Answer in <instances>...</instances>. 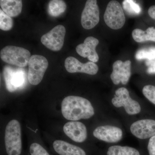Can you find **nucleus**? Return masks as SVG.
Here are the masks:
<instances>
[{"label":"nucleus","instance_id":"obj_21","mask_svg":"<svg viewBox=\"0 0 155 155\" xmlns=\"http://www.w3.org/2000/svg\"><path fill=\"white\" fill-rule=\"evenodd\" d=\"M122 4L124 10L129 15H137L141 12V8L135 1L125 0L123 1Z\"/></svg>","mask_w":155,"mask_h":155},{"label":"nucleus","instance_id":"obj_2","mask_svg":"<svg viewBox=\"0 0 155 155\" xmlns=\"http://www.w3.org/2000/svg\"><path fill=\"white\" fill-rule=\"evenodd\" d=\"M5 155H22V132L20 123L12 119L8 123L5 134Z\"/></svg>","mask_w":155,"mask_h":155},{"label":"nucleus","instance_id":"obj_25","mask_svg":"<svg viewBox=\"0 0 155 155\" xmlns=\"http://www.w3.org/2000/svg\"><path fill=\"white\" fill-rule=\"evenodd\" d=\"M146 64L148 67L147 72L149 74H155V59L152 60H147Z\"/></svg>","mask_w":155,"mask_h":155},{"label":"nucleus","instance_id":"obj_23","mask_svg":"<svg viewBox=\"0 0 155 155\" xmlns=\"http://www.w3.org/2000/svg\"><path fill=\"white\" fill-rule=\"evenodd\" d=\"M142 92L147 99L155 105V86L152 85H145L143 88Z\"/></svg>","mask_w":155,"mask_h":155},{"label":"nucleus","instance_id":"obj_1","mask_svg":"<svg viewBox=\"0 0 155 155\" xmlns=\"http://www.w3.org/2000/svg\"><path fill=\"white\" fill-rule=\"evenodd\" d=\"M61 113L65 119L70 121L90 119L94 116V108L85 98L70 95L64 98L61 105Z\"/></svg>","mask_w":155,"mask_h":155},{"label":"nucleus","instance_id":"obj_20","mask_svg":"<svg viewBox=\"0 0 155 155\" xmlns=\"http://www.w3.org/2000/svg\"><path fill=\"white\" fill-rule=\"evenodd\" d=\"M135 58L138 61L143 59L152 60L155 59V47L143 48L139 50L135 55Z\"/></svg>","mask_w":155,"mask_h":155},{"label":"nucleus","instance_id":"obj_24","mask_svg":"<svg viewBox=\"0 0 155 155\" xmlns=\"http://www.w3.org/2000/svg\"><path fill=\"white\" fill-rule=\"evenodd\" d=\"M147 149L149 155H155V135L150 138Z\"/></svg>","mask_w":155,"mask_h":155},{"label":"nucleus","instance_id":"obj_13","mask_svg":"<svg viewBox=\"0 0 155 155\" xmlns=\"http://www.w3.org/2000/svg\"><path fill=\"white\" fill-rule=\"evenodd\" d=\"M65 134L77 143H82L87 137V130L84 124L79 121H69L63 127Z\"/></svg>","mask_w":155,"mask_h":155},{"label":"nucleus","instance_id":"obj_15","mask_svg":"<svg viewBox=\"0 0 155 155\" xmlns=\"http://www.w3.org/2000/svg\"><path fill=\"white\" fill-rule=\"evenodd\" d=\"M99 43L97 39L92 36L88 37L84 40L83 43L76 47V52L81 57L87 58L91 62L96 63L99 59L96 51Z\"/></svg>","mask_w":155,"mask_h":155},{"label":"nucleus","instance_id":"obj_22","mask_svg":"<svg viewBox=\"0 0 155 155\" xmlns=\"http://www.w3.org/2000/svg\"><path fill=\"white\" fill-rule=\"evenodd\" d=\"M13 20L11 17L6 14L3 10H0V28L2 30L8 31L13 28Z\"/></svg>","mask_w":155,"mask_h":155},{"label":"nucleus","instance_id":"obj_26","mask_svg":"<svg viewBox=\"0 0 155 155\" xmlns=\"http://www.w3.org/2000/svg\"><path fill=\"white\" fill-rule=\"evenodd\" d=\"M148 13L150 17L155 20V5L151 6L149 9Z\"/></svg>","mask_w":155,"mask_h":155},{"label":"nucleus","instance_id":"obj_8","mask_svg":"<svg viewBox=\"0 0 155 155\" xmlns=\"http://www.w3.org/2000/svg\"><path fill=\"white\" fill-rule=\"evenodd\" d=\"M100 20V12L96 0H88L81 15V24L85 29L94 28Z\"/></svg>","mask_w":155,"mask_h":155},{"label":"nucleus","instance_id":"obj_5","mask_svg":"<svg viewBox=\"0 0 155 155\" xmlns=\"http://www.w3.org/2000/svg\"><path fill=\"white\" fill-rule=\"evenodd\" d=\"M28 65V81L31 85H38L42 80L48 69V62L47 59L43 56L33 55L31 57Z\"/></svg>","mask_w":155,"mask_h":155},{"label":"nucleus","instance_id":"obj_7","mask_svg":"<svg viewBox=\"0 0 155 155\" xmlns=\"http://www.w3.org/2000/svg\"><path fill=\"white\" fill-rule=\"evenodd\" d=\"M66 32L64 25H57L41 37L42 44L54 51H60L64 45Z\"/></svg>","mask_w":155,"mask_h":155},{"label":"nucleus","instance_id":"obj_10","mask_svg":"<svg viewBox=\"0 0 155 155\" xmlns=\"http://www.w3.org/2000/svg\"><path fill=\"white\" fill-rule=\"evenodd\" d=\"M22 69H15L10 66H5L3 74L7 89L13 92L22 86L25 80V74Z\"/></svg>","mask_w":155,"mask_h":155},{"label":"nucleus","instance_id":"obj_6","mask_svg":"<svg viewBox=\"0 0 155 155\" xmlns=\"http://www.w3.org/2000/svg\"><path fill=\"white\" fill-rule=\"evenodd\" d=\"M104 20L108 27L113 29H120L124 26L125 15L119 2L116 1L109 2L104 14Z\"/></svg>","mask_w":155,"mask_h":155},{"label":"nucleus","instance_id":"obj_14","mask_svg":"<svg viewBox=\"0 0 155 155\" xmlns=\"http://www.w3.org/2000/svg\"><path fill=\"white\" fill-rule=\"evenodd\" d=\"M65 67L67 72L73 73L81 72L90 75H94L98 71V67L93 62L83 64L76 58L69 57L65 61Z\"/></svg>","mask_w":155,"mask_h":155},{"label":"nucleus","instance_id":"obj_9","mask_svg":"<svg viewBox=\"0 0 155 155\" xmlns=\"http://www.w3.org/2000/svg\"><path fill=\"white\" fill-rule=\"evenodd\" d=\"M93 134L97 139L108 143L119 142L123 137V131L121 128L110 125L97 127Z\"/></svg>","mask_w":155,"mask_h":155},{"label":"nucleus","instance_id":"obj_16","mask_svg":"<svg viewBox=\"0 0 155 155\" xmlns=\"http://www.w3.org/2000/svg\"><path fill=\"white\" fill-rule=\"evenodd\" d=\"M0 5L3 11L10 17H17L22 12V3L20 0H1Z\"/></svg>","mask_w":155,"mask_h":155},{"label":"nucleus","instance_id":"obj_11","mask_svg":"<svg viewBox=\"0 0 155 155\" xmlns=\"http://www.w3.org/2000/svg\"><path fill=\"white\" fill-rule=\"evenodd\" d=\"M130 131L140 139L150 138L155 135V120L145 119L136 121L130 125Z\"/></svg>","mask_w":155,"mask_h":155},{"label":"nucleus","instance_id":"obj_18","mask_svg":"<svg viewBox=\"0 0 155 155\" xmlns=\"http://www.w3.org/2000/svg\"><path fill=\"white\" fill-rule=\"evenodd\" d=\"M132 37L134 40L137 42L153 41L155 42V28L149 27L146 31L136 28L132 31Z\"/></svg>","mask_w":155,"mask_h":155},{"label":"nucleus","instance_id":"obj_4","mask_svg":"<svg viewBox=\"0 0 155 155\" xmlns=\"http://www.w3.org/2000/svg\"><path fill=\"white\" fill-rule=\"evenodd\" d=\"M113 105L116 108L124 107L125 112L129 115H135L141 112V108L138 102L131 98L127 88L122 87L115 91L112 99Z\"/></svg>","mask_w":155,"mask_h":155},{"label":"nucleus","instance_id":"obj_19","mask_svg":"<svg viewBox=\"0 0 155 155\" xmlns=\"http://www.w3.org/2000/svg\"><path fill=\"white\" fill-rule=\"evenodd\" d=\"M67 9L66 3L61 0H52L48 4V12L50 15L57 17L64 13Z\"/></svg>","mask_w":155,"mask_h":155},{"label":"nucleus","instance_id":"obj_3","mask_svg":"<svg viewBox=\"0 0 155 155\" xmlns=\"http://www.w3.org/2000/svg\"><path fill=\"white\" fill-rule=\"evenodd\" d=\"M0 55L4 62L19 67H26L31 57L28 50L14 46H7L3 48Z\"/></svg>","mask_w":155,"mask_h":155},{"label":"nucleus","instance_id":"obj_12","mask_svg":"<svg viewBox=\"0 0 155 155\" xmlns=\"http://www.w3.org/2000/svg\"><path fill=\"white\" fill-rule=\"evenodd\" d=\"M113 71L111 73V80L114 84H127L131 75V62L129 60L125 62L117 61L114 62L113 66Z\"/></svg>","mask_w":155,"mask_h":155},{"label":"nucleus","instance_id":"obj_17","mask_svg":"<svg viewBox=\"0 0 155 155\" xmlns=\"http://www.w3.org/2000/svg\"><path fill=\"white\" fill-rule=\"evenodd\" d=\"M104 155H141V154L135 148L116 145L108 147Z\"/></svg>","mask_w":155,"mask_h":155}]
</instances>
